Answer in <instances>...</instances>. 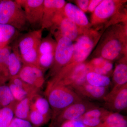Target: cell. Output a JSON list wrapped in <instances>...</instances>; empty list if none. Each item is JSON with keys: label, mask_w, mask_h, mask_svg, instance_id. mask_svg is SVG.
<instances>
[{"label": "cell", "mask_w": 127, "mask_h": 127, "mask_svg": "<svg viewBox=\"0 0 127 127\" xmlns=\"http://www.w3.org/2000/svg\"><path fill=\"white\" fill-rule=\"evenodd\" d=\"M45 94L52 108L53 121L64 109L84 99L69 87L55 86L46 88Z\"/></svg>", "instance_id": "obj_1"}, {"label": "cell", "mask_w": 127, "mask_h": 127, "mask_svg": "<svg viewBox=\"0 0 127 127\" xmlns=\"http://www.w3.org/2000/svg\"><path fill=\"white\" fill-rule=\"evenodd\" d=\"M42 29L32 30L23 35L18 41L17 48L23 64L39 67V48L42 39Z\"/></svg>", "instance_id": "obj_2"}, {"label": "cell", "mask_w": 127, "mask_h": 127, "mask_svg": "<svg viewBox=\"0 0 127 127\" xmlns=\"http://www.w3.org/2000/svg\"><path fill=\"white\" fill-rule=\"evenodd\" d=\"M0 24L10 25L20 32L30 27L23 9L16 0L0 1Z\"/></svg>", "instance_id": "obj_3"}, {"label": "cell", "mask_w": 127, "mask_h": 127, "mask_svg": "<svg viewBox=\"0 0 127 127\" xmlns=\"http://www.w3.org/2000/svg\"><path fill=\"white\" fill-rule=\"evenodd\" d=\"M85 30L79 35L74 44V52L71 63L75 66L83 63L91 54L95 46L97 34Z\"/></svg>", "instance_id": "obj_4"}, {"label": "cell", "mask_w": 127, "mask_h": 127, "mask_svg": "<svg viewBox=\"0 0 127 127\" xmlns=\"http://www.w3.org/2000/svg\"><path fill=\"white\" fill-rule=\"evenodd\" d=\"M57 45L54 61L51 67L50 75L53 76L61 68L70 63L74 52V44L70 39L64 37H56Z\"/></svg>", "instance_id": "obj_5"}, {"label": "cell", "mask_w": 127, "mask_h": 127, "mask_svg": "<svg viewBox=\"0 0 127 127\" xmlns=\"http://www.w3.org/2000/svg\"><path fill=\"white\" fill-rule=\"evenodd\" d=\"M97 106L94 103L83 100L64 109L53 120L52 126L60 127L64 122L78 119L89 110Z\"/></svg>", "instance_id": "obj_6"}, {"label": "cell", "mask_w": 127, "mask_h": 127, "mask_svg": "<svg viewBox=\"0 0 127 127\" xmlns=\"http://www.w3.org/2000/svg\"><path fill=\"white\" fill-rule=\"evenodd\" d=\"M23 9L30 27L33 30L41 29L43 0H16Z\"/></svg>", "instance_id": "obj_7"}, {"label": "cell", "mask_w": 127, "mask_h": 127, "mask_svg": "<svg viewBox=\"0 0 127 127\" xmlns=\"http://www.w3.org/2000/svg\"><path fill=\"white\" fill-rule=\"evenodd\" d=\"M53 32L56 30V37L62 36L67 37L71 40H76L84 30L81 29L73 22L66 17L64 11L59 14L56 17L53 26L51 28Z\"/></svg>", "instance_id": "obj_8"}, {"label": "cell", "mask_w": 127, "mask_h": 127, "mask_svg": "<svg viewBox=\"0 0 127 127\" xmlns=\"http://www.w3.org/2000/svg\"><path fill=\"white\" fill-rule=\"evenodd\" d=\"M107 110L119 113L127 107V84L121 87L114 86L103 98Z\"/></svg>", "instance_id": "obj_9"}, {"label": "cell", "mask_w": 127, "mask_h": 127, "mask_svg": "<svg viewBox=\"0 0 127 127\" xmlns=\"http://www.w3.org/2000/svg\"><path fill=\"white\" fill-rule=\"evenodd\" d=\"M121 4L120 1H102L93 12L91 20L92 24L98 25L109 20L117 13Z\"/></svg>", "instance_id": "obj_10"}, {"label": "cell", "mask_w": 127, "mask_h": 127, "mask_svg": "<svg viewBox=\"0 0 127 127\" xmlns=\"http://www.w3.org/2000/svg\"><path fill=\"white\" fill-rule=\"evenodd\" d=\"M64 0H44L41 29H51L57 16L63 11Z\"/></svg>", "instance_id": "obj_11"}, {"label": "cell", "mask_w": 127, "mask_h": 127, "mask_svg": "<svg viewBox=\"0 0 127 127\" xmlns=\"http://www.w3.org/2000/svg\"><path fill=\"white\" fill-rule=\"evenodd\" d=\"M43 73L36 66L23 64L17 75L27 84L39 90L45 82Z\"/></svg>", "instance_id": "obj_12"}, {"label": "cell", "mask_w": 127, "mask_h": 127, "mask_svg": "<svg viewBox=\"0 0 127 127\" xmlns=\"http://www.w3.org/2000/svg\"><path fill=\"white\" fill-rule=\"evenodd\" d=\"M68 87L83 99L85 98L92 100H103L108 93V87L94 86L86 81Z\"/></svg>", "instance_id": "obj_13"}, {"label": "cell", "mask_w": 127, "mask_h": 127, "mask_svg": "<svg viewBox=\"0 0 127 127\" xmlns=\"http://www.w3.org/2000/svg\"><path fill=\"white\" fill-rule=\"evenodd\" d=\"M121 38L113 36L108 39L101 48V57L110 61L117 59L123 52L124 48Z\"/></svg>", "instance_id": "obj_14"}, {"label": "cell", "mask_w": 127, "mask_h": 127, "mask_svg": "<svg viewBox=\"0 0 127 127\" xmlns=\"http://www.w3.org/2000/svg\"><path fill=\"white\" fill-rule=\"evenodd\" d=\"M63 11L66 17L81 29L87 30L91 26L86 14L77 6L69 2L66 3L64 7Z\"/></svg>", "instance_id": "obj_15"}, {"label": "cell", "mask_w": 127, "mask_h": 127, "mask_svg": "<svg viewBox=\"0 0 127 127\" xmlns=\"http://www.w3.org/2000/svg\"><path fill=\"white\" fill-rule=\"evenodd\" d=\"M17 48L16 46L12 48V51L9 57L8 70L10 78L17 76L23 65Z\"/></svg>", "instance_id": "obj_16"}, {"label": "cell", "mask_w": 127, "mask_h": 127, "mask_svg": "<svg viewBox=\"0 0 127 127\" xmlns=\"http://www.w3.org/2000/svg\"><path fill=\"white\" fill-rule=\"evenodd\" d=\"M35 96L28 97L16 103L14 108L15 117L28 120L31 103L32 99Z\"/></svg>", "instance_id": "obj_17"}, {"label": "cell", "mask_w": 127, "mask_h": 127, "mask_svg": "<svg viewBox=\"0 0 127 127\" xmlns=\"http://www.w3.org/2000/svg\"><path fill=\"white\" fill-rule=\"evenodd\" d=\"M127 127V117L119 113L110 112L98 127Z\"/></svg>", "instance_id": "obj_18"}, {"label": "cell", "mask_w": 127, "mask_h": 127, "mask_svg": "<svg viewBox=\"0 0 127 127\" xmlns=\"http://www.w3.org/2000/svg\"><path fill=\"white\" fill-rule=\"evenodd\" d=\"M19 32L10 25L0 24V48L8 45L18 35Z\"/></svg>", "instance_id": "obj_19"}, {"label": "cell", "mask_w": 127, "mask_h": 127, "mask_svg": "<svg viewBox=\"0 0 127 127\" xmlns=\"http://www.w3.org/2000/svg\"><path fill=\"white\" fill-rule=\"evenodd\" d=\"M114 86L121 87L127 83V65L126 62L116 65L113 75Z\"/></svg>", "instance_id": "obj_20"}, {"label": "cell", "mask_w": 127, "mask_h": 127, "mask_svg": "<svg viewBox=\"0 0 127 127\" xmlns=\"http://www.w3.org/2000/svg\"><path fill=\"white\" fill-rule=\"evenodd\" d=\"M86 81L94 86L108 87L111 83L107 76L100 75L93 71H88L86 77Z\"/></svg>", "instance_id": "obj_21"}, {"label": "cell", "mask_w": 127, "mask_h": 127, "mask_svg": "<svg viewBox=\"0 0 127 127\" xmlns=\"http://www.w3.org/2000/svg\"><path fill=\"white\" fill-rule=\"evenodd\" d=\"M50 107L46 98L37 95L32 100L31 108L35 109L43 116L51 118Z\"/></svg>", "instance_id": "obj_22"}, {"label": "cell", "mask_w": 127, "mask_h": 127, "mask_svg": "<svg viewBox=\"0 0 127 127\" xmlns=\"http://www.w3.org/2000/svg\"><path fill=\"white\" fill-rule=\"evenodd\" d=\"M16 103L8 86L5 84L0 86V107H14Z\"/></svg>", "instance_id": "obj_23"}, {"label": "cell", "mask_w": 127, "mask_h": 127, "mask_svg": "<svg viewBox=\"0 0 127 127\" xmlns=\"http://www.w3.org/2000/svg\"><path fill=\"white\" fill-rule=\"evenodd\" d=\"M56 45L57 42L50 36L42 38L39 46V56L55 53Z\"/></svg>", "instance_id": "obj_24"}, {"label": "cell", "mask_w": 127, "mask_h": 127, "mask_svg": "<svg viewBox=\"0 0 127 127\" xmlns=\"http://www.w3.org/2000/svg\"><path fill=\"white\" fill-rule=\"evenodd\" d=\"M50 118L43 116L36 110L31 108L28 120L32 127H40L47 123Z\"/></svg>", "instance_id": "obj_25"}, {"label": "cell", "mask_w": 127, "mask_h": 127, "mask_svg": "<svg viewBox=\"0 0 127 127\" xmlns=\"http://www.w3.org/2000/svg\"><path fill=\"white\" fill-rule=\"evenodd\" d=\"M14 107L9 106L0 108V127H8L14 118Z\"/></svg>", "instance_id": "obj_26"}, {"label": "cell", "mask_w": 127, "mask_h": 127, "mask_svg": "<svg viewBox=\"0 0 127 127\" xmlns=\"http://www.w3.org/2000/svg\"><path fill=\"white\" fill-rule=\"evenodd\" d=\"M8 86L16 102L20 101L28 97L35 96H30L28 93L25 91L24 89L12 83L9 82Z\"/></svg>", "instance_id": "obj_27"}, {"label": "cell", "mask_w": 127, "mask_h": 127, "mask_svg": "<svg viewBox=\"0 0 127 127\" xmlns=\"http://www.w3.org/2000/svg\"><path fill=\"white\" fill-rule=\"evenodd\" d=\"M110 112L106 108L96 106L89 110L81 117L100 118L104 120V119Z\"/></svg>", "instance_id": "obj_28"}, {"label": "cell", "mask_w": 127, "mask_h": 127, "mask_svg": "<svg viewBox=\"0 0 127 127\" xmlns=\"http://www.w3.org/2000/svg\"><path fill=\"white\" fill-rule=\"evenodd\" d=\"M55 53L39 55V67L43 72L48 68H51L54 59Z\"/></svg>", "instance_id": "obj_29"}, {"label": "cell", "mask_w": 127, "mask_h": 127, "mask_svg": "<svg viewBox=\"0 0 127 127\" xmlns=\"http://www.w3.org/2000/svg\"><path fill=\"white\" fill-rule=\"evenodd\" d=\"M60 127H90L84 124L80 119L64 122Z\"/></svg>", "instance_id": "obj_30"}, {"label": "cell", "mask_w": 127, "mask_h": 127, "mask_svg": "<svg viewBox=\"0 0 127 127\" xmlns=\"http://www.w3.org/2000/svg\"><path fill=\"white\" fill-rule=\"evenodd\" d=\"M89 1L88 0H78L76 2L78 7L85 13L88 11Z\"/></svg>", "instance_id": "obj_31"}, {"label": "cell", "mask_w": 127, "mask_h": 127, "mask_svg": "<svg viewBox=\"0 0 127 127\" xmlns=\"http://www.w3.org/2000/svg\"><path fill=\"white\" fill-rule=\"evenodd\" d=\"M14 121L19 127H33L30 121L15 117Z\"/></svg>", "instance_id": "obj_32"}, {"label": "cell", "mask_w": 127, "mask_h": 127, "mask_svg": "<svg viewBox=\"0 0 127 127\" xmlns=\"http://www.w3.org/2000/svg\"><path fill=\"white\" fill-rule=\"evenodd\" d=\"M102 1L101 0H92L90 1L88 11L93 13Z\"/></svg>", "instance_id": "obj_33"}, {"label": "cell", "mask_w": 127, "mask_h": 127, "mask_svg": "<svg viewBox=\"0 0 127 127\" xmlns=\"http://www.w3.org/2000/svg\"><path fill=\"white\" fill-rule=\"evenodd\" d=\"M8 78L5 77L4 76L1 74L0 73V86L2 85V84H5V82L7 81Z\"/></svg>", "instance_id": "obj_34"}, {"label": "cell", "mask_w": 127, "mask_h": 127, "mask_svg": "<svg viewBox=\"0 0 127 127\" xmlns=\"http://www.w3.org/2000/svg\"><path fill=\"white\" fill-rule=\"evenodd\" d=\"M8 127H18V125L14 121V118L12 119V121H11L10 124H9V126Z\"/></svg>", "instance_id": "obj_35"}, {"label": "cell", "mask_w": 127, "mask_h": 127, "mask_svg": "<svg viewBox=\"0 0 127 127\" xmlns=\"http://www.w3.org/2000/svg\"></svg>", "instance_id": "obj_36"}, {"label": "cell", "mask_w": 127, "mask_h": 127, "mask_svg": "<svg viewBox=\"0 0 127 127\" xmlns=\"http://www.w3.org/2000/svg\"><path fill=\"white\" fill-rule=\"evenodd\" d=\"M53 127V126H52V125H51V127Z\"/></svg>", "instance_id": "obj_37"}, {"label": "cell", "mask_w": 127, "mask_h": 127, "mask_svg": "<svg viewBox=\"0 0 127 127\" xmlns=\"http://www.w3.org/2000/svg\"><path fill=\"white\" fill-rule=\"evenodd\" d=\"M0 1H1V0H0Z\"/></svg>", "instance_id": "obj_38"}]
</instances>
